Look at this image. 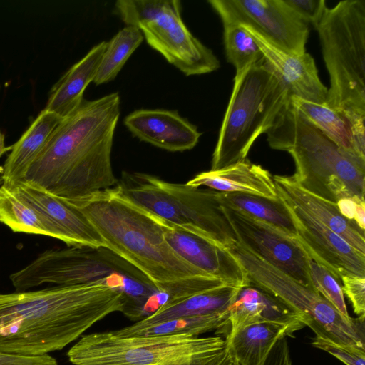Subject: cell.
<instances>
[{"label": "cell", "mask_w": 365, "mask_h": 365, "mask_svg": "<svg viewBox=\"0 0 365 365\" xmlns=\"http://www.w3.org/2000/svg\"><path fill=\"white\" fill-rule=\"evenodd\" d=\"M0 365H58V362L49 354L24 356L0 352Z\"/></svg>", "instance_id": "d590c367"}, {"label": "cell", "mask_w": 365, "mask_h": 365, "mask_svg": "<svg viewBox=\"0 0 365 365\" xmlns=\"http://www.w3.org/2000/svg\"><path fill=\"white\" fill-rule=\"evenodd\" d=\"M242 26L255 38L265 63L287 88L291 96L325 104L328 88L322 83L314 58L309 53L285 52L267 41L252 29Z\"/></svg>", "instance_id": "e0dca14e"}, {"label": "cell", "mask_w": 365, "mask_h": 365, "mask_svg": "<svg viewBox=\"0 0 365 365\" xmlns=\"http://www.w3.org/2000/svg\"><path fill=\"white\" fill-rule=\"evenodd\" d=\"M222 207L239 242L304 286L314 289L309 274L311 258L296 237L241 212Z\"/></svg>", "instance_id": "4fadbf2b"}, {"label": "cell", "mask_w": 365, "mask_h": 365, "mask_svg": "<svg viewBox=\"0 0 365 365\" xmlns=\"http://www.w3.org/2000/svg\"><path fill=\"white\" fill-rule=\"evenodd\" d=\"M106 41L94 46L71 66L51 88L44 109L65 118L83 101V93L93 81L106 46Z\"/></svg>", "instance_id": "603a6c76"}, {"label": "cell", "mask_w": 365, "mask_h": 365, "mask_svg": "<svg viewBox=\"0 0 365 365\" xmlns=\"http://www.w3.org/2000/svg\"><path fill=\"white\" fill-rule=\"evenodd\" d=\"M123 300L120 289L100 282L0 294V352L36 356L61 350L121 312Z\"/></svg>", "instance_id": "7a4b0ae2"}, {"label": "cell", "mask_w": 365, "mask_h": 365, "mask_svg": "<svg viewBox=\"0 0 365 365\" xmlns=\"http://www.w3.org/2000/svg\"><path fill=\"white\" fill-rule=\"evenodd\" d=\"M124 124L140 140L172 152L192 149L202 135L177 110H136L125 118Z\"/></svg>", "instance_id": "ac0fdd59"}, {"label": "cell", "mask_w": 365, "mask_h": 365, "mask_svg": "<svg viewBox=\"0 0 365 365\" xmlns=\"http://www.w3.org/2000/svg\"><path fill=\"white\" fill-rule=\"evenodd\" d=\"M341 281L343 292L351 302L354 313L359 317L365 315V277L345 276Z\"/></svg>", "instance_id": "e575fe53"}, {"label": "cell", "mask_w": 365, "mask_h": 365, "mask_svg": "<svg viewBox=\"0 0 365 365\" xmlns=\"http://www.w3.org/2000/svg\"><path fill=\"white\" fill-rule=\"evenodd\" d=\"M73 365H234L226 339L189 334L83 335L67 352Z\"/></svg>", "instance_id": "8992f818"}, {"label": "cell", "mask_w": 365, "mask_h": 365, "mask_svg": "<svg viewBox=\"0 0 365 365\" xmlns=\"http://www.w3.org/2000/svg\"><path fill=\"white\" fill-rule=\"evenodd\" d=\"M284 325L261 322L241 327L225 337L235 365H263L276 342L282 336H292Z\"/></svg>", "instance_id": "484cf974"}, {"label": "cell", "mask_w": 365, "mask_h": 365, "mask_svg": "<svg viewBox=\"0 0 365 365\" xmlns=\"http://www.w3.org/2000/svg\"><path fill=\"white\" fill-rule=\"evenodd\" d=\"M290 98L264 58L235 74L210 170L245 160L256 139L273 126Z\"/></svg>", "instance_id": "52a82bcc"}, {"label": "cell", "mask_w": 365, "mask_h": 365, "mask_svg": "<svg viewBox=\"0 0 365 365\" xmlns=\"http://www.w3.org/2000/svg\"><path fill=\"white\" fill-rule=\"evenodd\" d=\"M11 148V145L7 147L5 145V135L0 130V158L6 152L10 151Z\"/></svg>", "instance_id": "ab89813d"}, {"label": "cell", "mask_w": 365, "mask_h": 365, "mask_svg": "<svg viewBox=\"0 0 365 365\" xmlns=\"http://www.w3.org/2000/svg\"><path fill=\"white\" fill-rule=\"evenodd\" d=\"M263 365H292L287 336L281 337L276 342Z\"/></svg>", "instance_id": "8d00e7d4"}, {"label": "cell", "mask_w": 365, "mask_h": 365, "mask_svg": "<svg viewBox=\"0 0 365 365\" xmlns=\"http://www.w3.org/2000/svg\"><path fill=\"white\" fill-rule=\"evenodd\" d=\"M223 27L226 57L229 63L235 66L236 74L264 58L255 38L242 26Z\"/></svg>", "instance_id": "4dcf8cb0"}, {"label": "cell", "mask_w": 365, "mask_h": 365, "mask_svg": "<svg viewBox=\"0 0 365 365\" xmlns=\"http://www.w3.org/2000/svg\"><path fill=\"white\" fill-rule=\"evenodd\" d=\"M307 24L318 26L326 9L324 0H284Z\"/></svg>", "instance_id": "836d02e7"}, {"label": "cell", "mask_w": 365, "mask_h": 365, "mask_svg": "<svg viewBox=\"0 0 365 365\" xmlns=\"http://www.w3.org/2000/svg\"><path fill=\"white\" fill-rule=\"evenodd\" d=\"M240 288L224 284L185 296L165 303L150 316L136 322L148 325L180 317L205 315L228 317L229 308Z\"/></svg>", "instance_id": "d4e9b609"}, {"label": "cell", "mask_w": 365, "mask_h": 365, "mask_svg": "<svg viewBox=\"0 0 365 365\" xmlns=\"http://www.w3.org/2000/svg\"><path fill=\"white\" fill-rule=\"evenodd\" d=\"M8 187L37 210L68 247H106L87 217L70 202L23 182Z\"/></svg>", "instance_id": "9a60e30c"}, {"label": "cell", "mask_w": 365, "mask_h": 365, "mask_svg": "<svg viewBox=\"0 0 365 365\" xmlns=\"http://www.w3.org/2000/svg\"><path fill=\"white\" fill-rule=\"evenodd\" d=\"M63 119L46 109L38 115L21 138L11 145L1 168L4 185L12 186L23 180L29 168Z\"/></svg>", "instance_id": "cb8c5ba5"}, {"label": "cell", "mask_w": 365, "mask_h": 365, "mask_svg": "<svg viewBox=\"0 0 365 365\" xmlns=\"http://www.w3.org/2000/svg\"><path fill=\"white\" fill-rule=\"evenodd\" d=\"M0 223L14 232L41 235L57 239L46 219L11 187H0Z\"/></svg>", "instance_id": "83f0119b"}, {"label": "cell", "mask_w": 365, "mask_h": 365, "mask_svg": "<svg viewBox=\"0 0 365 365\" xmlns=\"http://www.w3.org/2000/svg\"><path fill=\"white\" fill-rule=\"evenodd\" d=\"M316 29L330 81L325 105L365 121V0L327 7Z\"/></svg>", "instance_id": "ba28073f"}, {"label": "cell", "mask_w": 365, "mask_h": 365, "mask_svg": "<svg viewBox=\"0 0 365 365\" xmlns=\"http://www.w3.org/2000/svg\"><path fill=\"white\" fill-rule=\"evenodd\" d=\"M2 184H3V179L1 177V174H0V187L1 186Z\"/></svg>", "instance_id": "60d3db41"}, {"label": "cell", "mask_w": 365, "mask_h": 365, "mask_svg": "<svg viewBox=\"0 0 365 365\" xmlns=\"http://www.w3.org/2000/svg\"><path fill=\"white\" fill-rule=\"evenodd\" d=\"M279 197L292 217L297 239L312 260L328 269L339 282L345 276L365 277L364 255L296 204Z\"/></svg>", "instance_id": "5bb4252c"}, {"label": "cell", "mask_w": 365, "mask_h": 365, "mask_svg": "<svg viewBox=\"0 0 365 365\" xmlns=\"http://www.w3.org/2000/svg\"><path fill=\"white\" fill-rule=\"evenodd\" d=\"M165 237L176 254L207 275L237 287L249 284L246 272L222 247L164 221Z\"/></svg>", "instance_id": "2e32d148"}, {"label": "cell", "mask_w": 365, "mask_h": 365, "mask_svg": "<svg viewBox=\"0 0 365 365\" xmlns=\"http://www.w3.org/2000/svg\"><path fill=\"white\" fill-rule=\"evenodd\" d=\"M273 179L279 195L296 204L365 255L364 230L354 221L344 217L336 203L304 190L292 176L274 175Z\"/></svg>", "instance_id": "ffe728a7"}, {"label": "cell", "mask_w": 365, "mask_h": 365, "mask_svg": "<svg viewBox=\"0 0 365 365\" xmlns=\"http://www.w3.org/2000/svg\"><path fill=\"white\" fill-rule=\"evenodd\" d=\"M186 184L195 187L206 186L220 192H240L279 199L271 173L247 158L219 170L200 173Z\"/></svg>", "instance_id": "44dd1931"}, {"label": "cell", "mask_w": 365, "mask_h": 365, "mask_svg": "<svg viewBox=\"0 0 365 365\" xmlns=\"http://www.w3.org/2000/svg\"><path fill=\"white\" fill-rule=\"evenodd\" d=\"M362 200L351 198H344L336 202V205L341 214L349 220L354 222V216L356 210V204Z\"/></svg>", "instance_id": "74e56055"}, {"label": "cell", "mask_w": 365, "mask_h": 365, "mask_svg": "<svg viewBox=\"0 0 365 365\" xmlns=\"http://www.w3.org/2000/svg\"><path fill=\"white\" fill-rule=\"evenodd\" d=\"M228 324V317L205 315L176 318L148 325H141L135 322L111 332L120 336L178 334L198 336L213 329L218 330Z\"/></svg>", "instance_id": "f1b7e54d"}, {"label": "cell", "mask_w": 365, "mask_h": 365, "mask_svg": "<svg viewBox=\"0 0 365 365\" xmlns=\"http://www.w3.org/2000/svg\"><path fill=\"white\" fill-rule=\"evenodd\" d=\"M309 274L314 289L331 303L341 314L350 318L340 282L325 267L312 259Z\"/></svg>", "instance_id": "1f68e13d"}, {"label": "cell", "mask_w": 365, "mask_h": 365, "mask_svg": "<svg viewBox=\"0 0 365 365\" xmlns=\"http://www.w3.org/2000/svg\"><path fill=\"white\" fill-rule=\"evenodd\" d=\"M143 38L135 26H126L120 29L107 42L93 82L101 85L113 80Z\"/></svg>", "instance_id": "f546056e"}, {"label": "cell", "mask_w": 365, "mask_h": 365, "mask_svg": "<svg viewBox=\"0 0 365 365\" xmlns=\"http://www.w3.org/2000/svg\"><path fill=\"white\" fill-rule=\"evenodd\" d=\"M267 135L272 149L292 155V177L302 188L335 203L344 198L365 201V161L341 150L290 100Z\"/></svg>", "instance_id": "5b68a950"}, {"label": "cell", "mask_w": 365, "mask_h": 365, "mask_svg": "<svg viewBox=\"0 0 365 365\" xmlns=\"http://www.w3.org/2000/svg\"><path fill=\"white\" fill-rule=\"evenodd\" d=\"M354 222L361 230H365V201L357 202Z\"/></svg>", "instance_id": "f35d334b"}, {"label": "cell", "mask_w": 365, "mask_h": 365, "mask_svg": "<svg viewBox=\"0 0 365 365\" xmlns=\"http://www.w3.org/2000/svg\"><path fill=\"white\" fill-rule=\"evenodd\" d=\"M228 314L229 333L261 322L286 326L292 334L305 327L301 315L271 293L250 282L240 289Z\"/></svg>", "instance_id": "d6986e66"}, {"label": "cell", "mask_w": 365, "mask_h": 365, "mask_svg": "<svg viewBox=\"0 0 365 365\" xmlns=\"http://www.w3.org/2000/svg\"><path fill=\"white\" fill-rule=\"evenodd\" d=\"M223 26H247L289 53H305L309 25L284 0H210Z\"/></svg>", "instance_id": "7c38bea8"}, {"label": "cell", "mask_w": 365, "mask_h": 365, "mask_svg": "<svg viewBox=\"0 0 365 365\" xmlns=\"http://www.w3.org/2000/svg\"><path fill=\"white\" fill-rule=\"evenodd\" d=\"M312 344L333 355L346 365H365V352L319 336L314 338Z\"/></svg>", "instance_id": "d6a6232c"}, {"label": "cell", "mask_w": 365, "mask_h": 365, "mask_svg": "<svg viewBox=\"0 0 365 365\" xmlns=\"http://www.w3.org/2000/svg\"><path fill=\"white\" fill-rule=\"evenodd\" d=\"M254 284L280 299L304 319L316 334L365 352L364 315L347 318L314 289L309 288L267 263L238 241L222 246Z\"/></svg>", "instance_id": "30bf717a"}, {"label": "cell", "mask_w": 365, "mask_h": 365, "mask_svg": "<svg viewBox=\"0 0 365 365\" xmlns=\"http://www.w3.org/2000/svg\"><path fill=\"white\" fill-rule=\"evenodd\" d=\"M70 202L87 217L106 247L141 272L165 303L227 284L179 257L165 237L164 222L124 197L115 187Z\"/></svg>", "instance_id": "3957f363"}, {"label": "cell", "mask_w": 365, "mask_h": 365, "mask_svg": "<svg viewBox=\"0 0 365 365\" xmlns=\"http://www.w3.org/2000/svg\"><path fill=\"white\" fill-rule=\"evenodd\" d=\"M115 11L127 26L142 32L148 45L186 76L220 67L213 52L188 30L178 0H118Z\"/></svg>", "instance_id": "8fae6325"}, {"label": "cell", "mask_w": 365, "mask_h": 365, "mask_svg": "<svg viewBox=\"0 0 365 365\" xmlns=\"http://www.w3.org/2000/svg\"><path fill=\"white\" fill-rule=\"evenodd\" d=\"M234 365H235V364H234Z\"/></svg>", "instance_id": "b9f144b4"}, {"label": "cell", "mask_w": 365, "mask_h": 365, "mask_svg": "<svg viewBox=\"0 0 365 365\" xmlns=\"http://www.w3.org/2000/svg\"><path fill=\"white\" fill-rule=\"evenodd\" d=\"M9 278L17 292L43 284H109L122 292L121 312L137 322L163 304L162 294L156 287L141 272L106 247L47 250Z\"/></svg>", "instance_id": "277c9868"}, {"label": "cell", "mask_w": 365, "mask_h": 365, "mask_svg": "<svg viewBox=\"0 0 365 365\" xmlns=\"http://www.w3.org/2000/svg\"><path fill=\"white\" fill-rule=\"evenodd\" d=\"M218 199L225 207L245 213L296 237L292 217L279 197L272 200L245 193L218 192Z\"/></svg>", "instance_id": "4316f807"}, {"label": "cell", "mask_w": 365, "mask_h": 365, "mask_svg": "<svg viewBox=\"0 0 365 365\" xmlns=\"http://www.w3.org/2000/svg\"><path fill=\"white\" fill-rule=\"evenodd\" d=\"M124 197L162 221L221 247L237 241L218 192L173 183L145 173H128L115 187Z\"/></svg>", "instance_id": "9c48e42d"}, {"label": "cell", "mask_w": 365, "mask_h": 365, "mask_svg": "<svg viewBox=\"0 0 365 365\" xmlns=\"http://www.w3.org/2000/svg\"><path fill=\"white\" fill-rule=\"evenodd\" d=\"M291 102L302 115L341 150L365 161L364 122H352L325 104L291 96Z\"/></svg>", "instance_id": "7402d4cb"}, {"label": "cell", "mask_w": 365, "mask_h": 365, "mask_svg": "<svg viewBox=\"0 0 365 365\" xmlns=\"http://www.w3.org/2000/svg\"><path fill=\"white\" fill-rule=\"evenodd\" d=\"M120 105L118 93L83 100L55 129L21 182L71 202L115 187L111 150Z\"/></svg>", "instance_id": "6da1fadb"}]
</instances>
